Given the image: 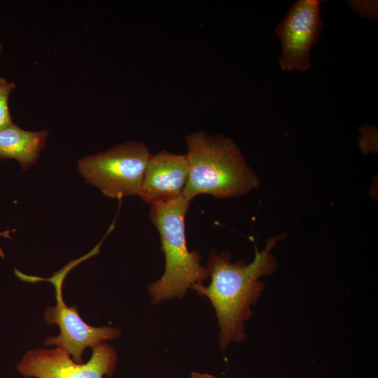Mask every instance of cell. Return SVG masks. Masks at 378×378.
I'll use <instances>...</instances> for the list:
<instances>
[{"label":"cell","instance_id":"obj_2","mask_svg":"<svg viewBox=\"0 0 378 378\" xmlns=\"http://www.w3.org/2000/svg\"><path fill=\"white\" fill-rule=\"evenodd\" d=\"M189 176L183 196L227 199L246 195L260 185L237 144L224 135L197 132L186 137Z\"/></svg>","mask_w":378,"mask_h":378},{"label":"cell","instance_id":"obj_11","mask_svg":"<svg viewBox=\"0 0 378 378\" xmlns=\"http://www.w3.org/2000/svg\"><path fill=\"white\" fill-rule=\"evenodd\" d=\"M14 231L15 230H6L4 231H0V237L7 238V239H12L10 236V233ZM0 257L2 258H5V253L1 247H0Z\"/></svg>","mask_w":378,"mask_h":378},{"label":"cell","instance_id":"obj_3","mask_svg":"<svg viewBox=\"0 0 378 378\" xmlns=\"http://www.w3.org/2000/svg\"><path fill=\"white\" fill-rule=\"evenodd\" d=\"M190 201L183 195L150 206L149 216L159 232L165 268L160 279L151 283L148 295L154 304L181 298L192 286L209 278L202 265L199 251H189L186 239L185 218Z\"/></svg>","mask_w":378,"mask_h":378},{"label":"cell","instance_id":"obj_5","mask_svg":"<svg viewBox=\"0 0 378 378\" xmlns=\"http://www.w3.org/2000/svg\"><path fill=\"white\" fill-rule=\"evenodd\" d=\"M150 155L145 144L129 141L84 157L78 162V170L86 183L108 197L139 196Z\"/></svg>","mask_w":378,"mask_h":378},{"label":"cell","instance_id":"obj_9","mask_svg":"<svg viewBox=\"0 0 378 378\" xmlns=\"http://www.w3.org/2000/svg\"><path fill=\"white\" fill-rule=\"evenodd\" d=\"M48 135V130L27 131L13 123L0 130V159H14L26 171L36 163Z\"/></svg>","mask_w":378,"mask_h":378},{"label":"cell","instance_id":"obj_6","mask_svg":"<svg viewBox=\"0 0 378 378\" xmlns=\"http://www.w3.org/2000/svg\"><path fill=\"white\" fill-rule=\"evenodd\" d=\"M117 354L113 348L102 342L92 348L85 363H78L62 348L29 351L17 369L25 378H102L111 377L116 368Z\"/></svg>","mask_w":378,"mask_h":378},{"label":"cell","instance_id":"obj_1","mask_svg":"<svg viewBox=\"0 0 378 378\" xmlns=\"http://www.w3.org/2000/svg\"><path fill=\"white\" fill-rule=\"evenodd\" d=\"M281 238L268 239L262 251L255 246L254 259L248 264L242 260L232 262L227 251L218 253L210 250L206 267L210 284L204 286L202 282L190 288L198 295L208 298L213 306L220 328L221 350L232 342L246 340L245 322L253 316L251 306L265 290V284L260 279L273 274L276 269L277 262L271 249Z\"/></svg>","mask_w":378,"mask_h":378},{"label":"cell","instance_id":"obj_8","mask_svg":"<svg viewBox=\"0 0 378 378\" xmlns=\"http://www.w3.org/2000/svg\"><path fill=\"white\" fill-rule=\"evenodd\" d=\"M186 154L162 150L151 154L139 196L150 206L169 202L183 195L189 176Z\"/></svg>","mask_w":378,"mask_h":378},{"label":"cell","instance_id":"obj_7","mask_svg":"<svg viewBox=\"0 0 378 378\" xmlns=\"http://www.w3.org/2000/svg\"><path fill=\"white\" fill-rule=\"evenodd\" d=\"M320 5V1L299 0L275 27V34L283 48L279 58L282 70L304 71L311 67L310 50L318 43L323 26L319 15Z\"/></svg>","mask_w":378,"mask_h":378},{"label":"cell","instance_id":"obj_10","mask_svg":"<svg viewBox=\"0 0 378 378\" xmlns=\"http://www.w3.org/2000/svg\"><path fill=\"white\" fill-rule=\"evenodd\" d=\"M15 84L8 82L4 77H0V130L12 125L8 100L10 92L15 89Z\"/></svg>","mask_w":378,"mask_h":378},{"label":"cell","instance_id":"obj_12","mask_svg":"<svg viewBox=\"0 0 378 378\" xmlns=\"http://www.w3.org/2000/svg\"><path fill=\"white\" fill-rule=\"evenodd\" d=\"M191 378H219V377H217L210 374L194 371L191 373Z\"/></svg>","mask_w":378,"mask_h":378},{"label":"cell","instance_id":"obj_4","mask_svg":"<svg viewBox=\"0 0 378 378\" xmlns=\"http://www.w3.org/2000/svg\"><path fill=\"white\" fill-rule=\"evenodd\" d=\"M97 254V251L92 248L87 254L69 262L47 279L27 275L15 269V275L22 281L36 282L43 280L52 284L55 290L56 304L46 308L44 318L49 325L57 324L60 332L58 336L48 337L44 344L46 346L55 345L62 348L78 363H83V353L86 348H93L120 335V330L117 328L93 327L88 325L80 316L77 306L68 307L62 298V284L67 274L78 264Z\"/></svg>","mask_w":378,"mask_h":378}]
</instances>
